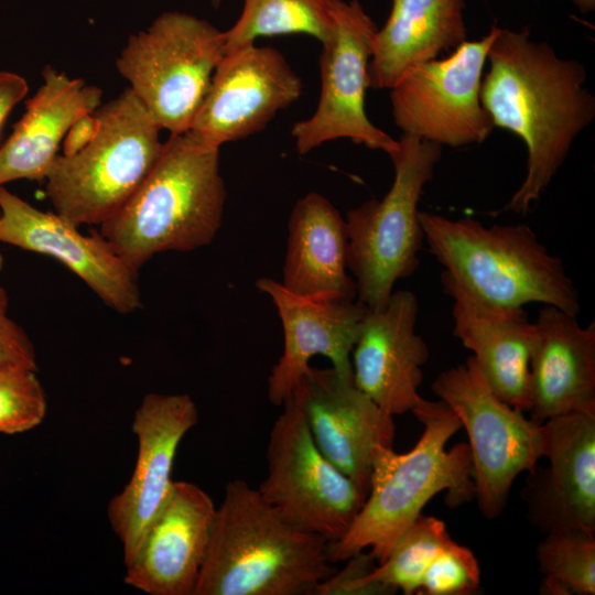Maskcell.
I'll return each instance as SVG.
<instances>
[{
    "instance_id": "52a82bcc",
    "label": "cell",
    "mask_w": 595,
    "mask_h": 595,
    "mask_svg": "<svg viewBox=\"0 0 595 595\" xmlns=\"http://www.w3.org/2000/svg\"><path fill=\"white\" fill-rule=\"evenodd\" d=\"M394 177L381 199H369L347 212V268L356 298L369 310L382 307L394 284L419 266L423 230L419 202L442 156V147L402 134L389 155Z\"/></svg>"
},
{
    "instance_id": "f546056e",
    "label": "cell",
    "mask_w": 595,
    "mask_h": 595,
    "mask_svg": "<svg viewBox=\"0 0 595 595\" xmlns=\"http://www.w3.org/2000/svg\"><path fill=\"white\" fill-rule=\"evenodd\" d=\"M480 572L476 556L452 540L426 570L418 594L469 595L479 587Z\"/></svg>"
},
{
    "instance_id": "44dd1931",
    "label": "cell",
    "mask_w": 595,
    "mask_h": 595,
    "mask_svg": "<svg viewBox=\"0 0 595 595\" xmlns=\"http://www.w3.org/2000/svg\"><path fill=\"white\" fill-rule=\"evenodd\" d=\"M529 367L530 419L582 412L595 415V322L551 305L539 310Z\"/></svg>"
},
{
    "instance_id": "4dcf8cb0",
    "label": "cell",
    "mask_w": 595,
    "mask_h": 595,
    "mask_svg": "<svg viewBox=\"0 0 595 595\" xmlns=\"http://www.w3.org/2000/svg\"><path fill=\"white\" fill-rule=\"evenodd\" d=\"M7 311L8 295L0 285V371H36L34 346L24 329L8 316Z\"/></svg>"
},
{
    "instance_id": "83f0119b",
    "label": "cell",
    "mask_w": 595,
    "mask_h": 595,
    "mask_svg": "<svg viewBox=\"0 0 595 595\" xmlns=\"http://www.w3.org/2000/svg\"><path fill=\"white\" fill-rule=\"evenodd\" d=\"M536 559L543 575L540 593L595 594V534L584 531L545 533Z\"/></svg>"
},
{
    "instance_id": "7a4b0ae2",
    "label": "cell",
    "mask_w": 595,
    "mask_h": 595,
    "mask_svg": "<svg viewBox=\"0 0 595 595\" xmlns=\"http://www.w3.org/2000/svg\"><path fill=\"white\" fill-rule=\"evenodd\" d=\"M328 544L235 478L216 508L193 595H313L336 571Z\"/></svg>"
},
{
    "instance_id": "e575fe53",
    "label": "cell",
    "mask_w": 595,
    "mask_h": 595,
    "mask_svg": "<svg viewBox=\"0 0 595 595\" xmlns=\"http://www.w3.org/2000/svg\"><path fill=\"white\" fill-rule=\"evenodd\" d=\"M224 0H210V3L213 7L218 8L223 3Z\"/></svg>"
},
{
    "instance_id": "3957f363",
    "label": "cell",
    "mask_w": 595,
    "mask_h": 595,
    "mask_svg": "<svg viewBox=\"0 0 595 595\" xmlns=\"http://www.w3.org/2000/svg\"><path fill=\"white\" fill-rule=\"evenodd\" d=\"M226 197L219 148L191 130L170 134L141 185L99 232L138 271L158 253L209 245Z\"/></svg>"
},
{
    "instance_id": "30bf717a",
    "label": "cell",
    "mask_w": 595,
    "mask_h": 595,
    "mask_svg": "<svg viewBox=\"0 0 595 595\" xmlns=\"http://www.w3.org/2000/svg\"><path fill=\"white\" fill-rule=\"evenodd\" d=\"M282 407L270 431L267 475L257 489L288 521L335 542L351 526L367 493L318 450L294 392Z\"/></svg>"
},
{
    "instance_id": "8fae6325",
    "label": "cell",
    "mask_w": 595,
    "mask_h": 595,
    "mask_svg": "<svg viewBox=\"0 0 595 595\" xmlns=\"http://www.w3.org/2000/svg\"><path fill=\"white\" fill-rule=\"evenodd\" d=\"M499 28L465 40L450 56L408 68L390 88L392 117L404 133L452 148L478 144L493 132L480 102L489 47Z\"/></svg>"
},
{
    "instance_id": "d6986e66",
    "label": "cell",
    "mask_w": 595,
    "mask_h": 595,
    "mask_svg": "<svg viewBox=\"0 0 595 595\" xmlns=\"http://www.w3.org/2000/svg\"><path fill=\"white\" fill-rule=\"evenodd\" d=\"M256 285L272 300L283 326V354L268 378L273 404H283L315 355L327 357L338 372L353 376L350 356L365 305L357 300L298 295L269 278H260Z\"/></svg>"
},
{
    "instance_id": "5b68a950",
    "label": "cell",
    "mask_w": 595,
    "mask_h": 595,
    "mask_svg": "<svg viewBox=\"0 0 595 595\" xmlns=\"http://www.w3.org/2000/svg\"><path fill=\"white\" fill-rule=\"evenodd\" d=\"M423 237L443 267L441 282L500 307L551 305L576 315L578 292L560 257L528 225H490L420 212Z\"/></svg>"
},
{
    "instance_id": "603a6c76",
    "label": "cell",
    "mask_w": 595,
    "mask_h": 595,
    "mask_svg": "<svg viewBox=\"0 0 595 595\" xmlns=\"http://www.w3.org/2000/svg\"><path fill=\"white\" fill-rule=\"evenodd\" d=\"M43 84L0 145V186L17 180H45L68 129L100 105L102 90L46 65Z\"/></svg>"
},
{
    "instance_id": "e0dca14e",
    "label": "cell",
    "mask_w": 595,
    "mask_h": 595,
    "mask_svg": "<svg viewBox=\"0 0 595 595\" xmlns=\"http://www.w3.org/2000/svg\"><path fill=\"white\" fill-rule=\"evenodd\" d=\"M549 466L528 473L522 498L541 532L595 534V415L571 412L541 424Z\"/></svg>"
},
{
    "instance_id": "d4e9b609",
    "label": "cell",
    "mask_w": 595,
    "mask_h": 595,
    "mask_svg": "<svg viewBox=\"0 0 595 595\" xmlns=\"http://www.w3.org/2000/svg\"><path fill=\"white\" fill-rule=\"evenodd\" d=\"M464 10L465 0H392L374 37L369 88L390 89L408 68L467 40Z\"/></svg>"
},
{
    "instance_id": "ba28073f",
    "label": "cell",
    "mask_w": 595,
    "mask_h": 595,
    "mask_svg": "<svg viewBox=\"0 0 595 595\" xmlns=\"http://www.w3.org/2000/svg\"><path fill=\"white\" fill-rule=\"evenodd\" d=\"M224 55L223 31L196 15L166 11L128 37L116 67L156 125L178 134L191 129Z\"/></svg>"
},
{
    "instance_id": "277c9868",
    "label": "cell",
    "mask_w": 595,
    "mask_h": 595,
    "mask_svg": "<svg viewBox=\"0 0 595 595\" xmlns=\"http://www.w3.org/2000/svg\"><path fill=\"white\" fill-rule=\"evenodd\" d=\"M422 423L418 443L407 453L379 447L372 461L366 500L347 532L328 544L331 561H346L369 548L380 563L399 537L418 519L429 500L446 491L456 507L475 497L472 458L466 443L446 451L462 425L442 401L421 399L411 411Z\"/></svg>"
},
{
    "instance_id": "7c38bea8",
    "label": "cell",
    "mask_w": 595,
    "mask_h": 595,
    "mask_svg": "<svg viewBox=\"0 0 595 595\" xmlns=\"http://www.w3.org/2000/svg\"><path fill=\"white\" fill-rule=\"evenodd\" d=\"M333 32L322 44L321 94L307 119L293 125L291 134L299 154L321 144L349 139L390 155L398 140L376 127L366 115L368 65L378 30L358 0H332Z\"/></svg>"
},
{
    "instance_id": "d590c367",
    "label": "cell",
    "mask_w": 595,
    "mask_h": 595,
    "mask_svg": "<svg viewBox=\"0 0 595 595\" xmlns=\"http://www.w3.org/2000/svg\"><path fill=\"white\" fill-rule=\"evenodd\" d=\"M2 264H3V258H2V256H1V253H0V270H1V268H2Z\"/></svg>"
},
{
    "instance_id": "2e32d148",
    "label": "cell",
    "mask_w": 595,
    "mask_h": 595,
    "mask_svg": "<svg viewBox=\"0 0 595 595\" xmlns=\"http://www.w3.org/2000/svg\"><path fill=\"white\" fill-rule=\"evenodd\" d=\"M292 392L318 450L368 495L376 451L393 445V416L334 367L310 366Z\"/></svg>"
},
{
    "instance_id": "7402d4cb",
    "label": "cell",
    "mask_w": 595,
    "mask_h": 595,
    "mask_svg": "<svg viewBox=\"0 0 595 595\" xmlns=\"http://www.w3.org/2000/svg\"><path fill=\"white\" fill-rule=\"evenodd\" d=\"M442 285L453 300L454 335L473 353L491 390L509 405L528 411L534 323L523 307L490 305L454 284Z\"/></svg>"
},
{
    "instance_id": "ffe728a7",
    "label": "cell",
    "mask_w": 595,
    "mask_h": 595,
    "mask_svg": "<svg viewBox=\"0 0 595 595\" xmlns=\"http://www.w3.org/2000/svg\"><path fill=\"white\" fill-rule=\"evenodd\" d=\"M215 511L204 489L174 480L166 501L126 565L125 583L150 595H193Z\"/></svg>"
},
{
    "instance_id": "ac0fdd59",
    "label": "cell",
    "mask_w": 595,
    "mask_h": 595,
    "mask_svg": "<svg viewBox=\"0 0 595 595\" xmlns=\"http://www.w3.org/2000/svg\"><path fill=\"white\" fill-rule=\"evenodd\" d=\"M418 313L412 292L393 291L382 307L367 309L351 350L355 385L392 416L422 399L418 389L429 348L415 329Z\"/></svg>"
},
{
    "instance_id": "cb8c5ba5",
    "label": "cell",
    "mask_w": 595,
    "mask_h": 595,
    "mask_svg": "<svg viewBox=\"0 0 595 595\" xmlns=\"http://www.w3.org/2000/svg\"><path fill=\"white\" fill-rule=\"evenodd\" d=\"M346 221L323 195L310 192L292 208L288 224L283 280L288 291L303 296L356 299L347 273Z\"/></svg>"
},
{
    "instance_id": "836d02e7",
    "label": "cell",
    "mask_w": 595,
    "mask_h": 595,
    "mask_svg": "<svg viewBox=\"0 0 595 595\" xmlns=\"http://www.w3.org/2000/svg\"><path fill=\"white\" fill-rule=\"evenodd\" d=\"M583 14L595 10V0H570Z\"/></svg>"
},
{
    "instance_id": "1f68e13d",
    "label": "cell",
    "mask_w": 595,
    "mask_h": 595,
    "mask_svg": "<svg viewBox=\"0 0 595 595\" xmlns=\"http://www.w3.org/2000/svg\"><path fill=\"white\" fill-rule=\"evenodd\" d=\"M28 90V83L22 76L0 71V136L9 113L25 97Z\"/></svg>"
},
{
    "instance_id": "8992f818",
    "label": "cell",
    "mask_w": 595,
    "mask_h": 595,
    "mask_svg": "<svg viewBox=\"0 0 595 595\" xmlns=\"http://www.w3.org/2000/svg\"><path fill=\"white\" fill-rule=\"evenodd\" d=\"M95 137L72 155H58L45 193L65 220L100 226L132 196L155 164L162 130L127 88L95 111Z\"/></svg>"
},
{
    "instance_id": "6da1fadb",
    "label": "cell",
    "mask_w": 595,
    "mask_h": 595,
    "mask_svg": "<svg viewBox=\"0 0 595 595\" xmlns=\"http://www.w3.org/2000/svg\"><path fill=\"white\" fill-rule=\"evenodd\" d=\"M487 61L480 102L494 127L512 132L527 149L526 176L500 212L526 215L594 120L595 97L584 86L583 64L533 41L529 28H499Z\"/></svg>"
},
{
    "instance_id": "4316f807",
    "label": "cell",
    "mask_w": 595,
    "mask_h": 595,
    "mask_svg": "<svg viewBox=\"0 0 595 595\" xmlns=\"http://www.w3.org/2000/svg\"><path fill=\"white\" fill-rule=\"evenodd\" d=\"M332 0H244L240 17L223 31L224 53L260 36L306 34L325 43L333 32Z\"/></svg>"
},
{
    "instance_id": "9a60e30c",
    "label": "cell",
    "mask_w": 595,
    "mask_h": 595,
    "mask_svg": "<svg viewBox=\"0 0 595 595\" xmlns=\"http://www.w3.org/2000/svg\"><path fill=\"white\" fill-rule=\"evenodd\" d=\"M0 242L55 258L118 313L142 307L138 271L112 250L99 230L82 234L56 213L37 209L3 185Z\"/></svg>"
},
{
    "instance_id": "9c48e42d",
    "label": "cell",
    "mask_w": 595,
    "mask_h": 595,
    "mask_svg": "<svg viewBox=\"0 0 595 595\" xmlns=\"http://www.w3.org/2000/svg\"><path fill=\"white\" fill-rule=\"evenodd\" d=\"M432 390L465 429L478 507L485 517L496 518L517 476L532 472L542 457L541 424L502 401L473 356L439 374Z\"/></svg>"
},
{
    "instance_id": "f1b7e54d",
    "label": "cell",
    "mask_w": 595,
    "mask_h": 595,
    "mask_svg": "<svg viewBox=\"0 0 595 595\" xmlns=\"http://www.w3.org/2000/svg\"><path fill=\"white\" fill-rule=\"evenodd\" d=\"M47 400L35 371H0V433L32 430L45 418Z\"/></svg>"
},
{
    "instance_id": "d6a6232c",
    "label": "cell",
    "mask_w": 595,
    "mask_h": 595,
    "mask_svg": "<svg viewBox=\"0 0 595 595\" xmlns=\"http://www.w3.org/2000/svg\"><path fill=\"white\" fill-rule=\"evenodd\" d=\"M98 120L94 112L80 117L64 138L63 155H72L85 147L97 133Z\"/></svg>"
},
{
    "instance_id": "484cf974",
    "label": "cell",
    "mask_w": 595,
    "mask_h": 595,
    "mask_svg": "<svg viewBox=\"0 0 595 595\" xmlns=\"http://www.w3.org/2000/svg\"><path fill=\"white\" fill-rule=\"evenodd\" d=\"M452 540L442 520L420 515L382 562L349 584L346 595L418 594L426 570Z\"/></svg>"
},
{
    "instance_id": "4fadbf2b",
    "label": "cell",
    "mask_w": 595,
    "mask_h": 595,
    "mask_svg": "<svg viewBox=\"0 0 595 595\" xmlns=\"http://www.w3.org/2000/svg\"><path fill=\"white\" fill-rule=\"evenodd\" d=\"M302 91L300 76L281 52L245 45L216 66L190 130L220 148L263 130Z\"/></svg>"
},
{
    "instance_id": "5bb4252c",
    "label": "cell",
    "mask_w": 595,
    "mask_h": 595,
    "mask_svg": "<svg viewBox=\"0 0 595 595\" xmlns=\"http://www.w3.org/2000/svg\"><path fill=\"white\" fill-rule=\"evenodd\" d=\"M197 421V407L185 393H148L136 410V465L129 482L111 498L107 509L109 523L122 544L125 565L134 556L166 501L174 484L172 469L177 447Z\"/></svg>"
}]
</instances>
